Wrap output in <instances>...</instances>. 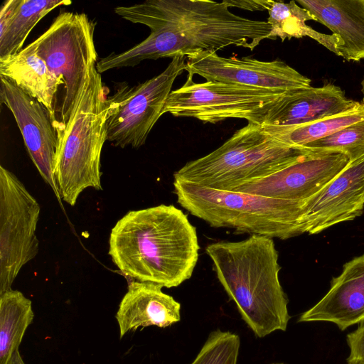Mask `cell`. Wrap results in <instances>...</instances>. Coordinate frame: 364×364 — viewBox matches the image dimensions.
<instances>
[{
  "mask_svg": "<svg viewBox=\"0 0 364 364\" xmlns=\"http://www.w3.org/2000/svg\"><path fill=\"white\" fill-rule=\"evenodd\" d=\"M114 12L132 23L146 26L151 33L132 48L97 61L99 73L134 67L144 60L216 52L230 46L252 50L271 33L267 21L235 14L225 0H147L116 7Z\"/></svg>",
  "mask_w": 364,
  "mask_h": 364,
  "instance_id": "1",
  "label": "cell"
},
{
  "mask_svg": "<svg viewBox=\"0 0 364 364\" xmlns=\"http://www.w3.org/2000/svg\"><path fill=\"white\" fill-rule=\"evenodd\" d=\"M198 251L196 228L172 205L129 211L109 239V255L124 275L166 288L191 277Z\"/></svg>",
  "mask_w": 364,
  "mask_h": 364,
  "instance_id": "2",
  "label": "cell"
},
{
  "mask_svg": "<svg viewBox=\"0 0 364 364\" xmlns=\"http://www.w3.org/2000/svg\"><path fill=\"white\" fill-rule=\"evenodd\" d=\"M205 252L220 283L255 336L287 330L289 300L279 282L281 267L273 238L252 235L241 241L210 243Z\"/></svg>",
  "mask_w": 364,
  "mask_h": 364,
  "instance_id": "3",
  "label": "cell"
},
{
  "mask_svg": "<svg viewBox=\"0 0 364 364\" xmlns=\"http://www.w3.org/2000/svg\"><path fill=\"white\" fill-rule=\"evenodd\" d=\"M96 65L90 68L67 122L55 126L54 177L59 200L71 206L83 191L102 189L101 154L107 141V97Z\"/></svg>",
  "mask_w": 364,
  "mask_h": 364,
  "instance_id": "4",
  "label": "cell"
},
{
  "mask_svg": "<svg viewBox=\"0 0 364 364\" xmlns=\"http://www.w3.org/2000/svg\"><path fill=\"white\" fill-rule=\"evenodd\" d=\"M177 202L213 228L287 240L305 232L308 201H294L173 181Z\"/></svg>",
  "mask_w": 364,
  "mask_h": 364,
  "instance_id": "5",
  "label": "cell"
},
{
  "mask_svg": "<svg viewBox=\"0 0 364 364\" xmlns=\"http://www.w3.org/2000/svg\"><path fill=\"white\" fill-rule=\"evenodd\" d=\"M306 151L293 148L264 124L248 122L220 146L187 162L175 180L221 191H232L271 176L301 159Z\"/></svg>",
  "mask_w": 364,
  "mask_h": 364,
  "instance_id": "6",
  "label": "cell"
},
{
  "mask_svg": "<svg viewBox=\"0 0 364 364\" xmlns=\"http://www.w3.org/2000/svg\"><path fill=\"white\" fill-rule=\"evenodd\" d=\"M95 24L83 13L62 12L30 46L64 85L61 120L67 122L90 68L97 63Z\"/></svg>",
  "mask_w": 364,
  "mask_h": 364,
  "instance_id": "7",
  "label": "cell"
},
{
  "mask_svg": "<svg viewBox=\"0 0 364 364\" xmlns=\"http://www.w3.org/2000/svg\"><path fill=\"white\" fill-rule=\"evenodd\" d=\"M193 77L188 74L186 82L171 91L163 114L193 117L203 123L236 118L262 124L269 112L288 94L214 81L197 83Z\"/></svg>",
  "mask_w": 364,
  "mask_h": 364,
  "instance_id": "8",
  "label": "cell"
},
{
  "mask_svg": "<svg viewBox=\"0 0 364 364\" xmlns=\"http://www.w3.org/2000/svg\"><path fill=\"white\" fill-rule=\"evenodd\" d=\"M186 61V56L176 55L158 75L132 87L120 85L107 97V141L120 148L139 149L145 144Z\"/></svg>",
  "mask_w": 364,
  "mask_h": 364,
  "instance_id": "9",
  "label": "cell"
},
{
  "mask_svg": "<svg viewBox=\"0 0 364 364\" xmlns=\"http://www.w3.org/2000/svg\"><path fill=\"white\" fill-rule=\"evenodd\" d=\"M40 212L23 183L0 166V294L11 289L21 268L38 252Z\"/></svg>",
  "mask_w": 364,
  "mask_h": 364,
  "instance_id": "10",
  "label": "cell"
},
{
  "mask_svg": "<svg viewBox=\"0 0 364 364\" xmlns=\"http://www.w3.org/2000/svg\"><path fill=\"white\" fill-rule=\"evenodd\" d=\"M185 70L207 81L290 93L311 87L310 78L285 62L262 61L245 57H222L215 51H198L186 56Z\"/></svg>",
  "mask_w": 364,
  "mask_h": 364,
  "instance_id": "11",
  "label": "cell"
},
{
  "mask_svg": "<svg viewBox=\"0 0 364 364\" xmlns=\"http://www.w3.org/2000/svg\"><path fill=\"white\" fill-rule=\"evenodd\" d=\"M296 162L267 177L243 183L232 191L294 201H308L350 162L342 153L309 151Z\"/></svg>",
  "mask_w": 364,
  "mask_h": 364,
  "instance_id": "12",
  "label": "cell"
},
{
  "mask_svg": "<svg viewBox=\"0 0 364 364\" xmlns=\"http://www.w3.org/2000/svg\"><path fill=\"white\" fill-rule=\"evenodd\" d=\"M0 82L1 104L11 112L31 159L58 198L54 177L58 146L55 122L48 109L37 100L4 77L0 76Z\"/></svg>",
  "mask_w": 364,
  "mask_h": 364,
  "instance_id": "13",
  "label": "cell"
},
{
  "mask_svg": "<svg viewBox=\"0 0 364 364\" xmlns=\"http://www.w3.org/2000/svg\"><path fill=\"white\" fill-rule=\"evenodd\" d=\"M364 210V156L348 165L306 203L303 215L306 233L318 234L354 220Z\"/></svg>",
  "mask_w": 364,
  "mask_h": 364,
  "instance_id": "14",
  "label": "cell"
},
{
  "mask_svg": "<svg viewBox=\"0 0 364 364\" xmlns=\"http://www.w3.org/2000/svg\"><path fill=\"white\" fill-rule=\"evenodd\" d=\"M316 321L333 323L341 331L364 323V254L345 263L327 293L298 318Z\"/></svg>",
  "mask_w": 364,
  "mask_h": 364,
  "instance_id": "15",
  "label": "cell"
},
{
  "mask_svg": "<svg viewBox=\"0 0 364 364\" xmlns=\"http://www.w3.org/2000/svg\"><path fill=\"white\" fill-rule=\"evenodd\" d=\"M359 103L347 97L345 92L334 84L311 86L284 95L262 124L297 127L345 112Z\"/></svg>",
  "mask_w": 364,
  "mask_h": 364,
  "instance_id": "16",
  "label": "cell"
},
{
  "mask_svg": "<svg viewBox=\"0 0 364 364\" xmlns=\"http://www.w3.org/2000/svg\"><path fill=\"white\" fill-rule=\"evenodd\" d=\"M115 318L122 338L139 328H166L180 321L181 304L159 284L134 281L129 284Z\"/></svg>",
  "mask_w": 364,
  "mask_h": 364,
  "instance_id": "17",
  "label": "cell"
},
{
  "mask_svg": "<svg viewBox=\"0 0 364 364\" xmlns=\"http://www.w3.org/2000/svg\"><path fill=\"white\" fill-rule=\"evenodd\" d=\"M316 21L341 38L338 56L348 61L364 60V0H297Z\"/></svg>",
  "mask_w": 364,
  "mask_h": 364,
  "instance_id": "18",
  "label": "cell"
},
{
  "mask_svg": "<svg viewBox=\"0 0 364 364\" xmlns=\"http://www.w3.org/2000/svg\"><path fill=\"white\" fill-rule=\"evenodd\" d=\"M0 76L41 102L56 123L54 102L62 82L30 44L16 54L0 58Z\"/></svg>",
  "mask_w": 364,
  "mask_h": 364,
  "instance_id": "19",
  "label": "cell"
},
{
  "mask_svg": "<svg viewBox=\"0 0 364 364\" xmlns=\"http://www.w3.org/2000/svg\"><path fill=\"white\" fill-rule=\"evenodd\" d=\"M69 0H6L0 9V58L20 52L31 30L46 15Z\"/></svg>",
  "mask_w": 364,
  "mask_h": 364,
  "instance_id": "20",
  "label": "cell"
},
{
  "mask_svg": "<svg viewBox=\"0 0 364 364\" xmlns=\"http://www.w3.org/2000/svg\"><path fill=\"white\" fill-rule=\"evenodd\" d=\"M267 12V21L271 26L268 39L279 38L284 41L285 39L307 36L338 55V50L343 46L339 36L320 33L307 25L306 21H316V19L295 1L289 3L272 1Z\"/></svg>",
  "mask_w": 364,
  "mask_h": 364,
  "instance_id": "21",
  "label": "cell"
},
{
  "mask_svg": "<svg viewBox=\"0 0 364 364\" xmlns=\"http://www.w3.org/2000/svg\"><path fill=\"white\" fill-rule=\"evenodd\" d=\"M33 318L31 301L22 292L11 289L0 294V364H12Z\"/></svg>",
  "mask_w": 364,
  "mask_h": 364,
  "instance_id": "22",
  "label": "cell"
},
{
  "mask_svg": "<svg viewBox=\"0 0 364 364\" xmlns=\"http://www.w3.org/2000/svg\"><path fill=\"white\" fill-rule=\"evenodd\" d=\"M362 120H364V103L360 102L355 107L345 112L297 127L264 125L287 145L300 148Z\"/></svg>",
  "mask_w": 364,
  "mask_h": 364,
  "instance_id": "23",
  "label": "cell"
},
{
  "mask_svg": "<svg viewBox=\"0 0 364 364\" xmlns=\"http://www.w3.org/2000/svg\"><path fill=\"white\" fill-rule=\"evenodd\" d=\"M300 148L316 153H342L350 161H355L364 156V120Z\"/></svg>",
  "mask_w": 364,
  "mask_h": 364,
  "instance_id": "24",
  "label": "cell"
},
{
  "mask_svg": "<svg viewBox=\"0 0 364 364\" xmlns=\"http://www.w3.org/2000/svg\"><path fill=\"white\" fill-rule=\"evenodd\" d=\"M240 348V338L237 334L218 328L209 333L190 364H237Z\"/></svg>",
  "mask_w": 364,
  "mask_h": 364,
  "instance_id": "25",
  "label": "cell"
},
{
  "mask_svg": "<svg viewBox=\"0 0 364 364\" xmlns=\"http://www.w3.org/2000/svg\"><path fill=\"white\" fill-rule=\"evenodd\" d=\"M346 342L350 350L347 363L355 362L364 364V323L346 336Z\"/></svg>",
  "mask_w": 364,
  "mask_h": 364,
  "instance_id": "26",
  "label": "cell"
},
{
  "mask_svg": "<svg viewBox=\"0 0 364 364\" xmlns=\"http://www.w3.org/2000/svg\"><path fill=\"white\" fill-rule=\"evenodd\" d=\"M229 7H237L242 9L255 11L268 10L272 0H225Z\"/></svg>",
  "mask_w": 364,
  "mask_h": 364,
  "instance_id": "27",
  "label": "cell"
},
{
  "mask_svg": "<svg viewBox=\"0 0 364 364\" xmlns=\"http://www.w3.org/2000/svg\"><path fill=\"white\" fill-rule=\"evenodd\" d=\"M12 364H25L18 350H17L14 355Z\"/></svg>",
  "mask_w": 364,
  "mask_h": 364,
  "instance_id": "28",
  "label": "cell"
},
{
  "mask_svg": "<svg viewBox=\"0 0 364 364\" xmlns=\"http://www.w3.org/2000/svg\"><path fill=\"white\" fill-rule=\"evenodd\" d=\"M361 92L363 95V102L364 103V77L361 81Z\"/></svg>",
  "mask_w": 364,
  "mask_h": 364,
  "instance_id": "29",
  "label": "cell"
},
{
  "mask_svg": "<svg viewBox=\"0 0 364 364\" xmlns=\"http://www.w3.org/2000/svg\"><path fill=\"white\" fill-rule=\"evenodd\" d=\"M347 364H362V363H355V362H348V363H347Z\"/></svg>",
  "mask_w": 364,
  "mask_h": 364,
  "instance_id": "30",
  "label": "cell"
},
{
  "mask_svg": "<svg viewBox=\"0 0 364 364\" xmlns=\"http://www.w3.org/2000/svg\"><path fill=\"white\" fill-rule=\"evenodd\" d=\"M271 364H286V363H272Z\"/></svg>",
  "mask_w": 364,
  "mask_h": 364,
  "instance_id": "31",
  "label": "cell"
}]
</instances>
